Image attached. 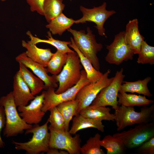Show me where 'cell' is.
Here are the masks:
<instances>
[{
    "label": "cell",
    "instance_id": "6da1fadb",
    "mask_svg": "<svg viewBox=\"0 0 154 154\" xmlns=\"http://www.w3.org/2000/svg\"><path fill=\"white\" fill-rule=\"evenodd\" d=\"M0 106L5 110L6 121L3 133L5 137L16 136L32 127V125L27 123L20 116L12 92L0 98Z\"/></svg>",
    "mask_w": 154,
    "mask_h": 154
},
{
    "label": "cell",
    "instance_id": "7a4b0ae2",
    "mask_svg": "<svg viewBox=\"0 0 154 154\" xmlns=\"http://www.w3.org/2000/svg\"><path fill=\"white\" fill-rule=\"evenodd\" d=\"M140 110L137 112L134 107L119 106L114 113L117 131H121L128 126L154 121V104L149 107L143 106Z\"/></svg>",
    "mask_w": 154,
    "mask_h": 154
},
{
    "label": "cell",
    "instance_id": "3957f363",
    "mask_svg": "<svg viewBox=\"0 0 154 154\" xmlns=\"http://www.w3.org/2000/svg\"><path fill=\"white\" fill-rule=\"evenodd\" d=\"M47 120L43 125L39 126L34 124L31 128L26 130L25 134L32 133V138L25 142L13 141L15 148L18 150H24L29 154H39L41 152L46 153L49 149L50 133L48 131Z\"/></svg>",
    "mask_w": 154,
    "mask_h": 154
},
{
    "label": "cell",
    "instance_id": "277c9868",
    "mask_svg": "<svg viewBox=\"0 0 154 154\" xmlns=\"http://www.w3.org/2000/svg\"><path fill=\"white\" fill-rule=\"evenodd\" d=\"M67 30L72 35L78 49L90 60L94 68L99 71L100 64L97 55L103 48V45L97 42L95 36L90 27H87L86 33L84 30L77 31L70 28Z\"/></svg>",
    "mask_w": 154,
    "mask_h": 154
},
{
    "label": "cell",
    "instance_id": "5b68a950",
    "mask_svg": "<svg viewBox=\"0 0 154 154\" xmlns=\"http://www.w3.org/2000/svg\"><path fill=\"white\" fill-rule=\"evenodd\" d=\"M67 59L61 72L53 75L59 85L55 93L59 94L73 87L79 82L81 76V65L79 57L75 52L67 53Z\"/></svg>",
    "mask_w": 154,
    "mask_h": 154
},
{
    "label": "cell",
    "instance_id": "8992f818",
    "mask_svg": "<svg viewBox=\"0 0 154 154\" xmlns=\"http://www.w3.org/2000/svg\"><path fill=\"white\" fill-rule=\"evenodd\" d=\"M90 83L86 71L82 70H81V77L79 82L75 85L63 92L57 94L55 93V88L51 87L48 88L46 91H43L44 98L42 111L45 113L51 108L61 103L75 99L80 90Z\"/></svg>",
    "mask_w": 154,
    "mask_h": 154
},
{
    "label": "cell",
    "instance_id": "52a82bcc",
    "mask_svg": "<svg viewBox=\"0 0 154 154\" xmlns=\"http://www.w3.org/2000/svg\"><path fill=\"white\" fill-rule=\"evenodd\" d=\"M113 135L121 141L126 148L137 147L154 137V121L137 124L133 128Z\"/></svg>",
    "mask_w": 154,
    "mask_h": 154
},
{
    "label": "cell",
    "instance_id": "ba28073f",
    "mask_svg": "<svg viewBox=\"0 0 154 154\" xmlns=\"http://www.w3.org/2000/svg\"><path fill=\"white\" fill-rule=\"evenodd\" d=\"M50 148H56L65 150L69 154H80L81 140L79 135L72 137L69 131L60 130L50 126Z\"/></svg>",
    "mask_w": 154,
    "mask_h": 154
},
{
    "label": "cell",
    "instance_id": "9c48e42d",
    "mask_svg": "<svg viewBox=\"0 0 154 154\" xmlns=\"http://www.w3.org/2000/svg\"><path fill=\"white\" fill-rule=\"evenodd\" d=\"M123 72L122 68L116 72L111 82L100 90L90 105L110 106L115 110H117L119 107L117 96L125 76Z\"/></svg>",
    "mask_w": 154,
    "mask_h": 154
},
{
    "label": "cell",
    "instance_id": "30bf717a",
    "mask_svg": "<svg viewBox=\"0 0 154 154\" xmlns=\"http://www.w3.org/2000/svg\"><path fill=\"white\" fill-rule=\"evenodd\" d=\"M107 3L104 2L98 7H94L91 9L86 8L82 5L80 6V11L83 14L80 19L75 20V23L82 24L87 22H92L96 25L94 27L98 30L99 35L106 37L104 25L106 21L110 17L116 13L114 10L106 9Z\"/></svg>",
    "mask_w": 154,
    "mask_h": 154
},
{
    "label": "cell",
    "instance_id": "8fae6325",
    "mask_svg": "<svg viewBox=\"0 0 154 154\" xmlns=\"http://www.w3.org/2000/svg\"><path fill=\"white\" fill-rule=\"evenodd\" d=\"M124 31L115 35L113 42L106 45L108 52L105 58L110 64L119 65L124 61L132 60L134 53L124 40Z\"/></svg>",
    "mask_w": 154,
    "mask_h": 154
},
{
    "label": "cell",
    "instance_id": "7c38bea8",
    "mask_svg": "<svg viewBox=\"0 0 154 154\" xmlns=\"http://www.w3.org/2000/svg\"><path fill=\"white\" fill-rule=\"evenodd\" d=\"M110 72L111 70H108L98 81L84 86L78 91L75 98L78 102V114L82 110L90 105L100 90L111 82L113 77L108 78Z\"/></svg>",
    "mask_w": 154,
    "mask_h": 154
},
{
    "label": "cell",
    "instance_id": "4fadbf2b",
    "mask_svg": "<svg viewBox=\"0 0 154 154\" xmlns=\"http://www.w3.org/2000/svg\"><path fill=\"white\" fill-rule=\"evenodd\" d=\"M44 98L42 92L40 95L35 97L29 104L17 107L20 116L27 123L37 124L41 121L45 114L41 110Z\"/></svg>",
    "mask_w": 154,
    "mask_h": 154
},
{
    "label": "cell",
    "instance_id": "5bb4252c",
    "mask_svg": "<svg viewBox=\"0 0 154 154\" xmlns=\"http://www.w3.org/2000/svg\"><path fill=\"white\" fill-rule=\"evenodd\" d=\"M15 59L18 63H22L31 69L43 82L47 89L49 87L56 88L58 87V82L53 75L52 76L49 75L46 68L31 59L27 56L25 52L17 56Z\"/></svg>",
    "mask_w": 154,
    "mask_h": 154
},
{
    "label": "cell",
    "instance_id": "9a60e30c",
    "mask_svg": "<svg viewBox=\"0 0 154 154\" xmlns=\"http://www.w3.org/2000/svg\"><path fill=\"white\" fill-rule=\"evenodd\" d=\"M12 92L17 107L27 105L29 102L35 97L18 71L13 77V90Z\"/></svg>",
    "mask_w": 154,
    "mask_h": 154
},
{
    "label": "cell",
    "instance_id": "2e32d148",
    "mask_svg": "<svg viewBox=\"0 0 154 154\" xmlns=\"http://www.w3.org/2000/svg\"><path fill=\"white\" fill-rule=\"evenodd\" d=\"M124 40L134 54L139 52L144 37L139 30L138 21L137 19L129 20L126 26L124 31Z\"/></svg>",
    "mask_w": 154,
    "mask_h": 154
},
{
    "label": "cell",
    "instance_id": "e0dca14e",
    "mask_svg": "<svg viewBox=\"0 0 154 154\" xmlns=\"http://www.w3.org/2000/svg\"><path fill=\"white\" fill-rule=\"evenodd\" d=\"M22 45L27 50L25 52L27 56L32 60L40 64L44 67H47L48 64L54 53L49 48H42L38 47L30 40H22Z\"/></svg>",
    "mask_w": 154,
    "mask_h": 154
},
{
    "label": "cell",
    "instance_id": "ac0fdd59",
    "mask_svg": "<svg viewBox=\"0 0 154 154\" xmlns=\"http://www.w3.org/2000/svg\"><path fill=\"white\" fill-rule=\"evenodd\" d=\"M19 63V69L18 71L33 95L35 96L43 89H47L44 82L41 79L34 75L24 65L21 63Z\"/></svg>",
    "mask_w": 154,
    "mask_h": 154
},
{
    "label": "cell",
    "instance_id": "d6986e66",
    "mask_svg": "<svg viewBox=\"0 0 154 154\" xmlns=\"http://www.w3.org/2000/svg\"><path fill=\"white\" fill-rule=\"evenodd\" d=\"M104 127L102 121L85 117L79 114L73 118L72 125L69 131L72 135H74L81 129L92 127L103 132Z\"/></svg>",
    "mask_w": 154,
    "mask_h": 154
},
{
    "label": "cell",
    "instance_id": "ffe728a7",
    "mask_svg": "<svg viewBox=\"0 0 154 154\" xmlns=\"http://www.w3.org/2000/svg\"><path fill=\"white\" fill-rule=\"evenodd\" d=\"M111 110L106 106L90 105L81 110L79 114L85 117L101 121H115L114 114L110 113Z\"/></svg>",
    "mask_w": 154,
    "mask_h": 154
},
{
    "label": "cell",
    "instance_id": "44dd1931",
    "mask_svg": "<svg viewBox=\"0 0 154 154\" xmlns=\"http://www.w3.org/2000/svg\"><path fill=\"white\" fill-rule=\"evenodd\" d=\"M71 43L69 46L72 48L78 54L80 62L84 68L88 80L90 83H93L98 81L103 74L96 69L90 60L82 53L76 45L73 38H70Z\"/></svg>",
    "mask_w": 154,
    "mask_h": 154
},
{
    "label": "cell",
    "instance_id": "7402d4cb",
    "mask_svg": "<svg viewBox=\"0 0 154 154\" xmlns=\"http://www.w3.org/2000/svg\"><path fill=\"white\" fill-rule=\"evenodd\" d=\"M150 76L143 80L134 82L123 81L121 86L119 92H129L141 94L148 97L153 96L147 86L148 83L151 80Z\"/></svg>",
    "mask_w": 154,
    "mask_h": 154
},
{
    "label": "cell",
    "instance_id": "603a6c76",
    "mask_svg": "<svg viewBox=\"0 0 154 154\" xmlns=\"http://www.w3.org/2000/svg\"><path fill=\"white\" fill-rule=\"evenodd\" d=\"M75 20L67 17L62 13L52 19L46 27L52 35L58 34L61 36L75 23Z\"/></svg>",
    "mask_w": 154,
    "mask_h": 154
},
{
    "label": "cell",
    "instance_id": "cb8c5ba5",
    "mask_svg": "<svg viewBox=\"0 0 154 154\" xmlns=\"http://www.w3.org/2000/svg\"><path fill=\"white\" fill-rule=\"evenodd\" d=\"M117 100L118 105L126 106H141L153 103L152 100L147 99L145 96L128 94L125 92H119Z\"/></svg>",
    "mask_w": 154,
    "mask_h": 154
},
{
    "label": "cell",
    "instance_id": "d4e9b609",
    "mask_svg": "<svg viewBox=\"0 0 154 154\" xmlns=\"http://www.w3.org/2000/svg\"><path fill=\"white\" fill-rule=\"evenodd\" d=\"M26 34L30 39V41L34 44H36L39 43H48L53 46L57 50L63 53H67L74 52L70 49L68 46L71 44V41H65L55 39L52 36L49 31L47 32L48 39H41L35 37L30 31H27Z\"/></svg>",
    "mask_w": 154,
    "mask_h": 154
},
{
    "label": "cell",
    "instance_id": "484cf974",
    "mask_svg": "<svg viewBox=\"0 0 154 154\" xmlns=\"http://www.w3.org/2000/svg\"><path fill=\"white\" fill-rule=\"evenodd\" d=\"M78 102L76 99L61 103L56 106L62 116L65 123V131H69V124L73 117L78 114Z\"/></svg>",
    "mask_w": 154,
    "mask_h": 154
},
{
    "label": "cell",
    "instance_id": "4316f807",
    "mask_svg": "<svg viewBox=\"0 0 154 154\" xmlns=\"http://www.w3.org/2000/svg\"><path fill=\"white\" fill-rule=\"evenodd\" d=\"M65 7L62 0H44L43 5V16L47 22L62 13Z\"/></svg>",
    "mask_w": 154,
    "mask_h": 154
},
{
    "label": "cell",
    "instance_id": "83f0119b",
    "mask_svg": "<svg viewBox=\"0 0 154 154\" xmlns=\"http://www.w3.org/2000/svg\"><path fill=\"white\" fill-rule=\"evenodd\" d=\"M100 144L106 149L107 154H123L126 148L121 141L110 135L101 140Z\"/></svg>",
    "mask_w": 154,
    "mask_h": 154
},
{
    "label": "cell",
    "instance_id": "f1b7e54d",
    "mask_svg": "<svg viewBox=\"0 0 154 154\" xmlns=\"http://www.w3.org/2000/svg\"><path fill=\"white\" fill-rule=\"evenodd\" d=\"M67 57V53H62L57 50L48 64L46 69L48 72L53 75L58 74L66 64Z\"/></svg>",
    "mask_w": 154,
    "mask_h": 154
},
{
    "label": "cell",
    "instance_id": "f546056e",
    "mask_svg": "<svg viewBox=\"0 0 154 154\" xmlns=\"http://www.w3.org/2000/svg\"><path fill=\"white\" fill-rule=\"evenodd\" d=\"M101 135L97 133L94 136L90 137L86 143L81 147L80 153L82 154H104L105 153L101 148L100 141Z\"/></svg>",
    "mask_w": 154,
    "mask_h": 154
},
{
    "label": "cell",
    "instance_id": "4dcf8cb0",
    "mask_svg": "<svg viewBox=\"0 0 154 154\" xmlns=\"http://www.w3.org/2000/svg\"><path fill=\"white\" fill-rule=\"evenodd\" d=\"M137 62L142 64H154V47L144 40L142 43Z\"/></svg>",
    "mask_w": 154,
    "mask_h": 154
},
{
    "label": "cell",
    "instance_id": "1f68e13d",
    "mask_svg": "<svg viewBox=\"0 0 154 154\" xmlns=\"http://www.w3.org/2000/svg\"><path fill=\"white\" fill-rule=\"evenodd\" d=\"M49 111L50 114L48 120L50 123V126L55 129L65 131L64 118L56 106L51 108Z\"/></svg>",
    "mask_w": 154,
    "mask_h": 154
},
{
    "label": "cell",
    "instance_id": "d6a6232c",
    "mask_svg": "<svg viewBox=\"0 0 154 154\" xmlns=\"http://www.w3.org/2000/svg\"><path fill=\"white\" fill-rule=\"evenodd\" d=\"M137 152L141 154H154V137L145 142L138 147Z\"/></svg>",
    "mask_w": 154,
    "mask_h": 154
},
{
    "label": "cell",
    "instance_id": "836d02e7",
    "mask_svg": "<svg viewBox=\"0 0 154 154\" xmlns=\"http://www.w3.org/2000/svg\"><path fill=\"white\" fill-rule=\"evenodd\" d=\"M26 0L30 6L31 11L36 12L40 15H43V5L44 0Z\"/></svg>",
    "mask_w": 154,
    "mask_h": 154
},
{
    "label": "cell",
    "instance_id": "e575fe53",
    "mask_svg": "<svg viewBox=\"0 0 154 154\" xmlns=\"http://www.w3.org/2000/svg\"><path fill=\"white\" fill-rule=\"evenodd\" d=\"M6 118L4 108L0 106V148H3L4 146V143L1 135L2 128L5 125Z\"/></svg>",
    "mask_w": 154,
    "mask_h": 154
},
{
    "label": "cell",
    "instance_id": "d590c367",
    "mask_svg": "<svg viewBox=\"0 0 154 154\" xmlns=\"http://www.w3.org/2000/svg\"><path fill=\"white\" fill-rule=\"evenodd\" d=\"M47 154H68L66 151L56 148H49L46 153Z\"/></svg>",
    "mask_w": 154,
    "mask_h": 154
},
{
    "label": "cell",
    "instance_id": "8d00e7d4",
    "mask_svg": "<svg viewBox=\"0 0 154 154\" xmlns=\"http://www.w3.org/2000/svg\"><path fill=\"white\" fill-rule=\"evenodd\" d=\"M1 0V1H5L6 0Z\"/></svg>",
    "mask_w": 154,
    "mask_h": 154
}]
</instances>
